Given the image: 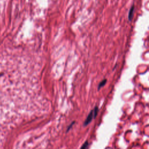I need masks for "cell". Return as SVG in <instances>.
<instances>
[{
  "label": "cell",
  "mask_w": 149,
  "mask_h": 149,
  "mask_svg": "<svg viewBox=\"0 0 149 149\" xmlns=\"http://www.w3.org/2000/svg\"><path fill=\"white\" fill-rule=\"evenodd\" d=\"M134 5H133L129 10V15H128V19H129V21H131L132 19L133 13H134Z\"/></svg>",
  "instance_id": "obj_2"
},
{
  "label": "cell",
  "mask_w": 149,
  "mask_h": 149,
  "mask_svg": "<svg viewBox=\"0 0 149 149\" xmlns=\"http://www.w3.org/2000/svg\"><path fill=\"white\" fill-rule=\"evenodd\" d=\"M98 111V107H95V108L90 112V113L88 114V115L87 116L86 119L85 120V121H84V124H83V125H84V126L87 125L88 123H90L91 122V121L92 119H93V116H94V118H95V116H96L97 115Z\"/></svg>",
  "instance_id": "obj_1"
},
{
  "label": "cell",
  "mask_w": 149,
  "mask_h": 149,
  "mask_svg": "<svg viewBox=\"0 0 149 149\" xmlns=\"http://www.w3.org/2000/svg\"><path fill=\"white\" fill-rule=\"evenodd\" d=\"M106 82H107V79H104V80H103L102 81H101L99 85H98V90H100L101 87H102L103 86H104L105 84H106Z\"/></svg>",
  "instance_id": "obj_3"
},
{
  "label": "cell",
  "mask_w": 149,
  "mask_h": 149,
  "mask_svg": "<svg viewBox=\"0 0 149 149\" xmlns=\"http://www.w3.org/2000/svg\"><path fill=\"white\" fill-rule=\"evenodd\" d=\"M88 146V142L87 141H86L84 144H83V145L81 147V148H87V146Z\"/></svg>",
  "instance_id": "obj_4"
}]
</instances>
